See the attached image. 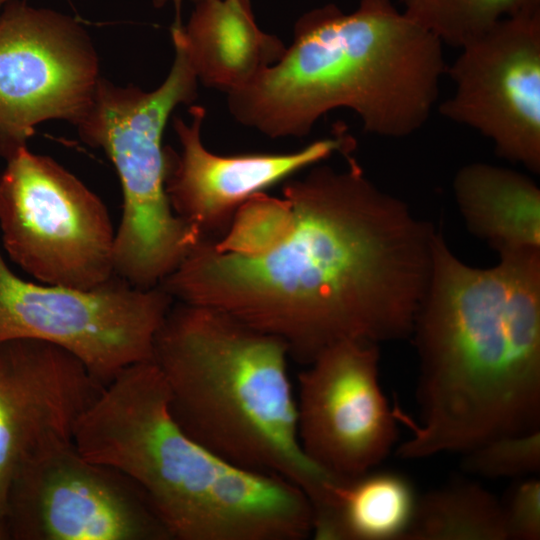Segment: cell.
Listing matches in <instances>:
<instances>
[{
  "instance_id": "obj_1",
  "label": "cell",
  "mask_w": 540,
  "mask_h": 540,
  "mask_svg": "<svg viewBox=\"0 0 540 540\" xmlns=\"http://www.w3.org/2000/svg\"><path fill=\"white\" fill-rule=\"evenodd\" d=\"M347 161L287 179L281 197H252L160 287L280 338L306 365L341 341L410 335L436 231Z\"/></svg>"
},
{
  "instance_id": "obj_2",
  "label": "cell",
  "mask_w": 540,
  "mask_h": 540,
  "mask_svg": "<svg viewBox=\"0 0 540 540\" xmlns=\"http://www.w3.org/2000/svg\"><path fill=\"white\" fill-rule=\"evenodd\" d=\"M498 254L496 265L472 267L435 233L412 329L421 422L395 410L413 431L402 458L539 430L540 249Z\"/></svg>"
},
{
  "instance_id": "obj_3",
  "label": "cell",
  "mask_w": 540,
  "mask_h": 540,
  "mask_svg": "<svg viewBox=\"0 0 540 540\" xmlns=\"http://www.w3.org/2000/svg\"><path fill=\"white\" fill-rule=\"evenodd\" d=\"M443 43L391 0L305 12L280 60L228 93L241 124L271 137H303L325 113L353 110L367 133L402 138L429 119L446 72Z\"/></svg>"
},
{
  "instance_id": "obj_4",
  "label": "cell",
  "mask_w": 540,
  "mask_h": 540,
  "mask_svg": "<svg viewBox=\"0 0 540 540\" xmlns=\"http://www.w3.org/2000/svg\"><path fill=\"white\" fill-rule=\"evenodd\" d=\"M83 456L130 478L177 540H303L306 494L285 479L238 467L191 438L173 418L153 361L104 386L80 420Z\"/></svg>"
},
{
  "instance_id": "obj_5",
  "label": "cell",
  "mask_w": 540,
  "mask_h": 540,
  "mask_svg": "<svg viewBox=\"0 0 540 540\" xmlns=\"http://www.w3.org/2000/svg\"><path fill=\"white\" fill-rule=\"evenodd\" d=\"M289 357L274 335L222 311L174 301L151 360L173 418L191 438L233 465L285 479L315 506L336 478L300 445Z\"/></svg>"
},
{
  "instance_id": "obj_6",
  "label": "cell",
  "mask_w": 540,
  "mask_h": 540,
  "mask_svg": "<svg viewBox=\"0 0 540 540\" xmlns=\"http://www.w3.org/2000/svg\"><path fill=\"white\" fill-rule=\"evenodd\" d=\"M175 56L152 91L100 78L92 103L75 124L86 144L102 149L118 174L122 216L115 234V274L134 287L159 286L201 239L173 211L166 192L167 147L162 137L174 109L197 97L198 78L182 25H173Z\"/></svg>"
},
{
  "instance_id": "obj_7",
  "label": "cell",
  "mask_w": 540,
  "mask_h": 540,
  "mask_svg": "<svg viewBox=\"0 0 540 540\" xmlns=\"http://www.w3.org/2000/svg\"><path fill=\"white\" fill-rule=\"evenodd\" d=\"M4 158L0 235L9 258L44 284L92 289L112 279L116 230L103 201L26 145Z\"/></svg>"
},
{
  "instance_id": "obj_8",
  "label": "cell",
  "mask_w": 540,
  "mask_h": 540,
  "mask_svg": "<svg viewBox=\"0 0 540 540\" xmlns=\"http://www.w3.org/2000/svg\"><path fill=\"white\" fill-rule=\"evenodd\" d=\"M173 303L160 286L137 288L117 275L92 289L25 281L0 250V342L55 344L104 385L152 359L156 333Z\"/></svg>"
},
{
  "instance_id": "obj_9",
  "label": "cell",
  "mask_w": 540,
  "mask_h": 540,
  "mask_svg": "<svg viewBox=\"0 0 540 540\" xmlns=\"http://www.w3.org/2000/svg\"><path fill=\"white\" fill-rule=\"evenodd\" d=\"M2 519L10 540H171L142 490L87 459L74 440L45 448L18 470Z\"/></svg>"
},
{
  "instance_id": "obj_10",
  "label": "cell",
  "mask_w": 540,
  "mask_h": 540,
  "mask_svg": "<svg viewBox=\"0 0 540 540\" xmlns=\"http://www.w3.org/2000/svg\"><path fill=\"white\" fill-rule=\"evenodd\" d=\"M99 59L72 17L23 2L0 11V154L26 145L49 120L76 124L100 80Z\"/></svg>"
},
{
  "instance_id": "obj_11",
  "label": "cell",
  "mask_w": 540,
  "mask_h": 540,
  "mask_svg": "<svg viewBox=\"0 0 540 540\" xmlns=\"http://www.w3.org/2000/svg\"><path fill=\"white\" fill-rule=\"evenodd\" d=\"M446 72L445 118L489 139L496 153L540 172V11L504 18L460 48Z\"/></svg>"
},
{
  "instance_id": "obj_12",
  "label": "cell",
  "mask_w": 540,
  "mask_h": 540,
  "mask_svg": "<svg viewBox=\"0 0 540 540\" xmlns=\"http://www.w3.org/2000/svg\"><path fill=\"white\" fill-rule=\"evenodd\" d=\"M378 344L345 340L322 351L298 375L297 431L307 458L338 478L371 471L397 438L382 393Z\"/></svg>"
},
{
  "instance_id": "obj_13",
  "label": "cell",
  "mask_w": 540,
  "mask_h": 540,
  "mask_svg": "<svg viewBox=\"0 0 540 540\" xmlns=\"http://www.w3.org/2000/svg\"><path fill=\"white\" fill-rule=\"evenodd\" d=\"M104 386L76 356L55 344L0 342V519L18 470L45 448L73 441Z\"/></svg>"
},
{
  "instance_id": "obj_14",
  "label": "cell",
  "mask_w": 540,
  "mask_h": 540,
  "mask_svg": "<svg viewBox=\"0 0 540 540\" xmlns=\"http://www.w3.org/2000/svg\"><path fill=\"white\" fill-rule=\"evenodd\" d=\"M190 114V123L174 118L181 151L167 147L166 192L174 213L201 239L224 235L239 209L255 195L336 152L347 155L354 145L342 126L331 137L291 153L219 155L201 139L205 109L192 106Z\"/></svg>"
},
{
  "instance_id": "obj_15",
  "label": "cell",
  "mask_w": 540,
  "mask_h": 540,
  "mask_svg": "<svg viewBox=\"0 0 540 540\" xmlns=\"http://www.w3.org/2000/svg\"><path fill=\"white\" fill-rule=\"evenodd\" d=\"M183 42L198 80L227 94L277 63L286 46L256 23L250 0H198Z\"/></svg>"
},
{
  "instance_id": "obj_16",
  "label": "cell",
  "mask_w": 540,
  "mask_h": 540,
  "mask_svg": "<svg viewBox=\"0 0 540 540\" xmlns=\"http://www.w3.org/2000/svg\"><path fill=\"white\" fill-rule=\"evenodd\" d=\"M453 192L470 232L498 253L540 249V189L528 176L474 162L457 171Z\"/></svg>"
},
{
  "instance_id": "obj_17",
  "label": "cell",
  "mask_w": 540,
  "mask_h": 540,
  "mask_svg": "<svg viewBox=\"0 0 540 540\" xmlns=\"http://www.w3.org/2000/svg\"><path fill=\"white\" fill-rule=\"evenodd\" d=\"M414 488L394 472H365L337 479L325 501L313 509L318 540L403 539L417 503Z\"/></svg>"
},
{
  "instance_id": "obj_18",
  "label": "cell",
  "mask_w": 540,
  "mask_h": 540,
  "mask_svg": "<svg viewBox=\"0 0 540 540\" xmlns=\"http://www.w3.org/2000/svg\"><path fill=\"white\" fill-rule=\"evenodd\" d=\"M405 540L509 539L502 504L473 483H456L418 498Z\"/></svg>"
},
{
  "instance_id": "obj_19",
  "label": "cell",
  "mask_w": 540,
  "mask_h": 540,
  "mask_svg": "<svg viewBox=\"0 0 540 540\" xmlns=\"http://www.w3.org/2000/svg\"><path fill=\"white\" fill-rule=\"evenodd\" d=\"M403 13L443 45L461 48L498 21L540 11V0H401Z\"/></svg>"
},
{
  "instance_id": "obj_20",
  "label": "cell",
  "mask_w": 540,
  "mask_h": 540,
  "mask_svg": "<svg viewBox=\"0 0 540 540\" xmlns=\"http://www.w3.org/2000/svg\"><path fill=\"white\" fill-rule=\"evenodd\" d=\"M464 468L485 477L522 476L539 471L540 431L502 436L469 451Z\"/></svg>"
},
{
  "instance_id": "obj_21",
  "label": "cell",
  "mask_w": 540,
  "mask_h": 540,
  "mask_svg": "<svg viewBox=\"0 0 540 540\" xmlns=\"http://www.w3.org/2000/svg\"><path fill=\"white\" fill-rule=\"evenodd\" d=\"M509 539L536 540L540 538V482L521 481L502 504Z\"/></svg>"
},
{
  "instance_id": "obj_22",
  "label": "cell",
  "mask_w": 540,
  "mask_h": 540,
  "mask_svg": "<svg viewBox=\"0 0 540 540\" xmlns=\"http://www.w3.org/2000/svg\"><path fill=\"white\" fill-rule=\"evenodd\" d=\"M153 3L156 7L164 6L168 3H172L175 8V25H181V19H180V13H181V6H182V0H153Z\"/></svg>"
},
{
  "instance_id": "obj_23",
  "label": "cell",
  "mask_w": 540,
  "mask_h": 540,
  "mask_svg": "<svg viewBox=\"0 0 540 540\" xmlns=\"http://www.w3.org/2000/svg\"><path fill=\"white\" fill-rule=\"evenodd\" d=\"M0 540H10L3 519H0Z\"/></svg>"
},
{
  "instance_id": "obj_24",
  "label": "cell",
  "mask_w": 540,
  "mask_h": 540,
  "mask_svg": "<svg viewBox=\"0 0 540 540\" xmlns=\"http://www.w3.org/2000/svg\"><path fill=\"white\" fill-rule=\"evenodd\" d=\"M11 0H0V11L2 10V8L8 3L10 2Z\"/></svg>"
},
{
  "instance_id": "obj_25",
  "label": "cell",
  "mask_w": 540,
  "mask_h": 540,
  "mask_svg": "<svg viewBox=\"0 0 540 540\" xmlns=\"http://www.w3.org/2000/svg\"><path fill=\"white\" fill-rule=\"evenodd\" d=\"M193 1H195V2H196V1H198V0H193Z\"/></svg>"
},
{
  "instance_id": "obj_26",
  "label": "cell",
  "mask_w": 540,
  "mask_h": 540,
  "mask_svg": "<svg viewBox=\"0 0 540 540\" xmlns=\"http://www.w3.org/2000/svg\"><path fill=\"white\" fill-rule=\"evenodd\" d=\"M0 156H1V154H0Z\"/></svg>"
}]
</instances>
